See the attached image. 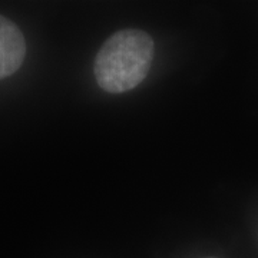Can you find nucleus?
I'll list each match as a JSON object with an SVG mask.
<instances>
[{"label": "nucleus", "mask_w": 258, "mask_h": 258, "mask_svg": "<svg viewBox=\"0 0 258 258\" xmlns=\"http://www.w3.org/2000/svg\"><path fill=\"white\" fill-rule=\"evenodd\" d=\"M152 37L138 29L113 33L95 57V78L103 91L123 93L147 78L154 59Z\"/></svg>", "instance_id": "f257e3e1"}, {"label": "nucleus", "mask_w": 258, "mask_h": 258, "mask_svg": "<svg viewBox=\"0 0 258 258\" xmlns=\"http://www.w3.org/2000/svg\"><path fill=\"white\" fill-rule=\"evenodd\" d=\"M26 55V42L20 29L8 18L0 16V79L13 75Z\"/></svg>", "instance_id": "f03ea898"}]
</instances>
